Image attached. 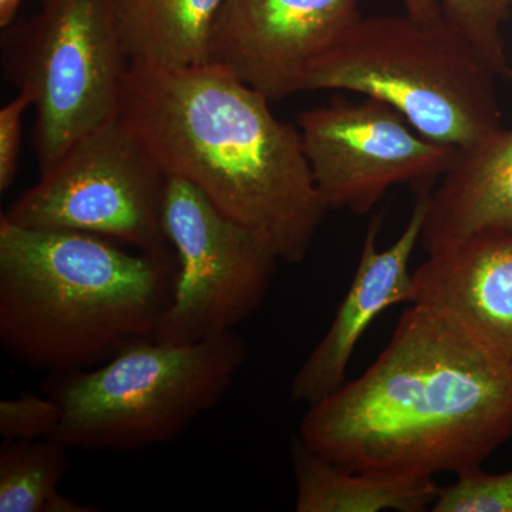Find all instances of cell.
I'll return each mask as SVG.
<instances>
[{"instance_id":"6da1fadb","label":"cell","mask_w":512,"mask_h":512,"mask_svg":"<svg viewBox=\"0 0 512 512\" xmlns=\"http://www.w3.org/2000/svg\"><path fill=\"white\" fill-rule=\"evenodd\" d=\"M298 436L348 470L458 476L512 437V365L412 303L376 362L309 406Z\"/></svg>"},{"instance_id":"7a4b0ae2","label":"cell","mask_w":512,"mask_h":512,"mask_svg":"<svg viewBox=\"0 0 512 512\" xmlns=\"http://www.w3.org/2000/svg\"><path fill=\"white\" fill-rule=\"evenodd\" d=\"M269 101L217 63L130 64L117 119L167 177L190 181L278 261L299 264L328 210L299 128L279 120Z\"/></svg>"},{"instance_id":"3957f363","label":"cell","mask_w":512,"mask_h":512,"mask_svg":"<svg viewBox=\"0 0 512 512\" xmlns=\"http://www.w3.org/2000/svg\"><path fill=\"white\" fill-rule=\"evenodd\" d=\"M177 258L124 251L110 239L19 227L0 217V342L47 375L82 372L156 339Z\"/></svg>"},{"instance_id":"277c9868","label":"cell","mask_w":512,"mask_h":512,"mask_svg":"<svg viewBox=\"0 0 512 512\" xmlns=\"http://www.w3.org/2000/svg\"><path fill=\"white\" fill-rule=\"evenodd\" d=\"M493 67L447 20L360 18L312 64L303 92L362 94L393 107L421 136L453 148L500 127Z\"/></svg>"},{"instance_id":"5b68a950","label":"cell","mask_w":512,"mask_h":512,"mask_svg":"<svg viewBox=\"0 0 512 512\" xmlns=\"http://www.w3.org/2000/svg\"><path fill=\"white\" fill-rule=\"evenodd\" d=\"M247 356L234 332L191 345L148 339L94 369L49 375L46 394L60 407L53 437L109 453L170 443L221 402Z\"/></svg>"},{"instance_id":"8992f818","label":"cell","mask_w":512,"mask_h":512,"mask_svg":"<svg viewBox=\"0 0 512 512\" xmlns=\"http://www.w3.org/2000/svg\"><path fill=\"white\" fill-rule=\"evenodd\" d=\"M32 18L2 36L3 72L36 110L40 174L94 128L117 119L130 62L113 0H37Z\"/></svg>"},{"instance_id":"52a82bcc","label":"cell","mask_w":512,"mask_h":512,"mask_svg":"<svg viewBox=\"0 0 512 512\" xmlns=\"http://www.w3.org/2000/svg\"><path fill=\"white\" fill-rule=\"evenodd\" d=\"M167 175L119 119L77 140L2 214L19 227L72 231L171 258L164 228Z\"/></svg>"},{"instance_id":"ba28073f","label":"cell","mask_w":512,"mask_h":512,"mask_svg":"<svg viewBox=\"0 0 512 512\" xmlns=\"http://www.w3.org/2000/svg\"><path fill=\"white\" fill-rule=\"evenodd\" d=\"M164 228L177 274L158 342L191 345L215 338L258 311L279 261L255 232L174 175L165 187Z\"/></svg>"},{"instance_id":"9c48e42d","label":"cell","mask_w":512,"mask_h":512,"mask_svg":"<svg viewBox=\"0 0 512 512\" xmlns=\"http://www.w3.org/2000/svg\"><path fill=\"white\" fill-rule=\"evenodd\" d=\"M303 151L328 211L367 214L394 185L433 188L456 148L421 136L399 111L365 97H333L299 116Z\"/></svg>"},{"instance_id":"30bf717a","label":"cell","mask_w":512,"mask_h":512,"mask_svg":"<svg viewBox=\"0 0 512 512\" xmlns=\"http://www.w3.org/2000/svg\"><path fill=\"white\" fill-rule=\"evenodd\" d=\"M359 0H227L211 62L281 100L303 92L312 64L362 18Z\"/></svg>"},{"instance_id":"8fae6325","label":"cell","mask_w":512,"mask_h":512,"mask_svg":"<svg viewBox=\"0 0 512 512\" xmlns=\"http://www.w3.org/2000/svg\"><path fill=\"white\" fill-rule=\"evenodd\" d=\"M416 191L412 215L400 237L380 251L377 237L382 215L369 222L352 284L340 302L335 318L311 355L293 376V403H318L346 382V372L357 343L377 316L399 303L413 302V272L410 261L421 239L430 192Z\"/></svg>"},{"instance_id":"7c38bea8","label":"cell","mask_w":512,"mask_h":512,"mask_svg":"<svg viewBox=\"0 0 512 512\" xmlns=\"http://www.w3.org/2000/svg\"><path fill=\"white\" fill-rule=\"evenodd\" d=\"M413 302L446 316L512 365V228H488L430 252L413 272Z\"/></svg>"},{"instance_id":"4fadbf2b","label":"cell","mask_w":512,"mask_h":512,"mask_svg":"<svg viewBox=\"0 0 512 512\" xmlns=\"http://www.w3.org/2000/svg\"><path fill=\"white\" fill-rule=\"evenodd\" d=\"M488 228H512V128L456 148L430 192L420 242L430 254Z\"/></svg>"},{"instance_id":"5bb4252c","label":"cell","mask_w":512,"mask_h":512,"mask_svg":"<svg viewBox=\"0 0 512 512\" xmlns=\"http://www.w3.org/2000/svg\"><path fill=\"white\" fill-rule=\"evenodd\" d=\"M291 458L298 512H421L431 510L441 490L433 477L340 467L299 436L292 439Z\"/></svg>"},{"instance_id":"9a60e30c","label":"cell","mask_w":512,"mask_h":512,"mask_svg":"<svg viewBox=\"0 0 512 512\" xmlns=\"http://www.w3.org/2000/svg\"><path fill=\"white\" fill-rule=\"evenodd\" d=\"M227 0H113L130 64L181 69L211 62L215 22Z\"/></svg>"},{"instance_id":"2e32d148","label":"cell","mask_w":512,"mask_h":512,"mask_svg":"<svg viewBox=\"0 0 512 512\" xmlns=\"http://www.w3.org/2000/svg\"><path fill=\"white\" fill-rule=\"evenodd\" d=\"M56 437L5 441L0 448V512H47L67 466Z\"/></svg>"},{"instance_id":"e0dca14e","label":"cell","mask_w":512,"mask_h":512,"mask_svg":"<svg viewBox=\"0 0 512 512\" xmlns=\"http://www.w3.org/2000/svg\"><path fill=\"white\" fill-rule=\"evenodd\" d=\"M404 12L419 22L447 20L476 47L497 74L507 70L501 26L512 0H400Z\"/></svg>"},{"instance_id":"ac0fdd59","label":"cell","mask_w":512,"mask_h":512,"mask_svg":"<svg viewBox=\"0 0 512 512\" xmlns=\"http://www.w3.org/2000/svg\"><path fill=\"white\" fill-rule=\"evenodd\" d=\"M433 512H512V470L488 474L481 467L458 474L456 483L441 488Z\"/></svg>"},{"instance_id":"d6986e66","label":"cell","mask_w":512,"mask_h":512,"mask_svg":"<svg viewBox=\"0 0 512 512\" xmlns=\"http://www.w3.org/2000/svg\"><path fill=\"white\" fill-rule=\"evenodd\" d=\"M60 407L50 396L25 393L0 402L3 441L36 440L55 436Z\"/></svg>"},{"instance_id":"ffe728a7","label":"cell","mask_w":512,"mask_h":512,"mask_svg":"<svg viewBox=\"0 0 512 512\" xmlns=\"http://www.w3.org/2000/svg\"><path fill=\"white\" fill-rule=\"evenodd\" d=\"M28 94L19 92L0 110V191L9 190L18 174L20 147H22V120L32 107Z\"/></svg>"},{"instance_id":"44dd1931","label":"cell","mask_w":512,"mask_h":512,"mask_svg":"<svg viewBox=\"0 0 512 512\" xmlns=\"http://www.w3.org/2000/svg\"><path fill=\"white\" fill-rule=\"evenodd\" d=\"M22 0H0V28H9L16 22Z\"/></svg>"},{"instance_id":"7402d4cb","label":"cell","mask_w":512,"mask_h":512,"mask_svg":"<svg viewBox=\"0 0 512 512\" xmlns=\"http://www.w3.org/2000/svg\"><path fill=\"white\" fill-rule=\"evenodd\" d=\"M511 82H512V73H511Z\"/></svg>"}]
</instances>
